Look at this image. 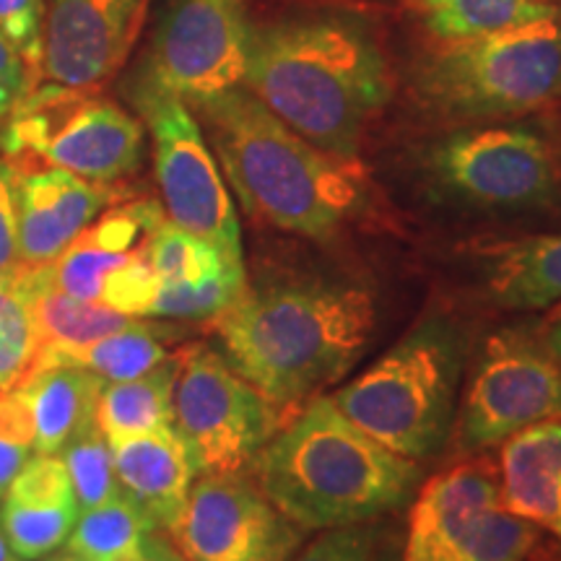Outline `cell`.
Instances as JSON below:
<instances>
[{"instance_id":"60d3db41","label":"cell","mask_w":561,"mask_h":561,"mask_svg":"<svg viewBox=\"0 0 561 561\" xmlns=\"http://www.w3.org/2000/svg\"><path fill=\"white\" fill-rule=\"evenodd\" d=\"M37 561H81L79 557H73V553H70L68 549L66 551H55V553H47V557H42V559H37Z\"/></svg>"},{"instance_id":"7402d4cb","label":"cell","mask_w":561,"mask_h":561,"mask_svg":"<svg viewBox=\"0 0 561 561\" xmlns=\"http://www.w3.org/2000/svg\"><path fill=\"white\" fill-rule=\"evenodd\" d=\"M489 297L504 310L536 312L561 301V234L525 237L486 250Z\"/></svg>"},{"instance_id":"d590c367","label":"cell","mask_w":561,"mask_h":561,"mask_svg":"<svg viewBox=\"0 0 561 561\" xmlns=\"http://www.w3.org/2000/svg\"><path fill=\"white\" fill-rule=\"evenodd\" d=\"M19 268L16 167L0 159V278Z\"/></svg>"},{"instance_id":"d4e9b609","label":"cell","mask_w":561,"mask_h":561,"mask_svg":"<svg viewBox=\"0 0 561 561\" xmlns=\"http://www.w3.org/2000/svg\"><path fill=\"white\" fill-rule=\"evenodd\" d=\"M19 271L26 291H30L39 346L42 343H87L125 331L144 320L112 310L102 301L70 297V294L55 289L47 276V265H37V268L19 265Z\"/></svg>"},{"instance_id":"836d02e7","label":"cell","mask_w":561,"mask_h":561,"mask_svg":"<svg viewBox=\"0 0 561 561\" xmlns=\"http://www.w3.org/2000/svg\"><path fill=\"white\" fill-rule=\"evenodd\" d=\"M159 291V278L146 261L144 244L136 255L128 257L121 268H115L102 286V305L112 310L130 314V318H149L151 301Z\"/></svg>"},{"instance_id":"484cf974","label":"cell","mask_w":561,"mask_h":561,"mask_svg":"<svg viewBox=\"0 0 561 561\" xmlns=\"http://www.w3.org/2000/svg\"><path fill=\"white\" fill-rule=\"evenodd\" d=\"M153 525L128 496L81 512L66 549L81 561H151Z\"/></svg>"},{"instance_id":"ab89813d","label":"cell","mask_w":561,"mask_h":561,"mask_svg":"<svg viewBox=\"0 0 561 561\" xmlns=\"http://www.w3.org/2000/svg\"><path fill=\"white\" fill-rule=\"evenodd\" d=\"M0 561H21L19 553L11 549V543H9V538H5L3 528H0Z\"/></svg>"},{"instance_id":"3957f363","label":"cell","mask_w":561,"mask_h":561,"mask_svg":"<svg viewBox=\"0 0 561 561\" xmlns=\"http://www.w3.org/2000/svg\"><path fill=\"white\" fill-rule=\"evenodd\" d=\"M242 87L320 151L359 159L371 117L390 96L375 42L343 21L252 30Z\"/></svg>"},{"instance_id":"603a6c76","label":"cell","mask_w":561,"mask_h":561,"mask_svg":"<svg viewBox=\"0 0 561 561\" xmlns=\"http://www.w3.org/2000/svg\"><path fill=\"white\" fill-rule=\"evenodd\" d=\"M172 333L174 331H170V328H159L140 320L138 325L87 343H42L26 377L45 369L79 367L94 371V375H100L107 382L133 380V377L144 375V371L170 359L161 339H167Z\"/></svg>"},{"instance_id":"2e32d148","label":"cell","mask_w":561,"mask_h":561,"mask_svg":"<svg viewBox=\"0 0 561 561\" xmlns=\"http://www.w3.org/2000/svg\"><path fill=\"white\" fill-rule=\"evenodd\" d=\"M19 265H50L96 216L121 201L115 185L55 167L16 170Z\"/></svg>"},{"instance_id":"b9f144b4","label":"cell","mask_w":561,"mask_h":561,"mask_svg":"<svg viewBox=\"0 0 561 561\" xmlns=\"http://www.w3.org/2000/svg\"><path fill=\"white\" fill-rule=\"evenodd\" d=\"M553 146H557V151H559V157H561V140H559V144H553Z\"/></svg>"},{"instance_id":"ac0fdd59","label":"cell","mask_w":561,"mask_h":561,"mask_svg":"<svg viewBox=\"0 0 561 561\" xmlns=\"http://www.w3.org/2000/svg\"><path fill=\"white\" fill-rule=\"evenodd\" d=\"M167 219L157 201H133L96 216L58 261L47 265L55 289L70 297L100 301L102 286L115 268L136 255L146 237Z\"/></svg>"},{"instance_id":"7c38bea8","label":"cell","mask_w":561,"mask_h":561,"mask_svg":"<svg viewBox=\"0 0 561 561\" xmlns=\"http://www.w3.org/2000/svg\"><path fill=\"white\" fill-rule=\"evenodd\" d=\"M561 419V362L523 331H500L483 346L453 421V447L476 455L541 421Z\"/></svg>"},{"instance_id":"ba28073f","label":"cell","mask_w":561,"mask_h":561,"mask_svg":"<svg viewBox=\"0 0 561 561\" xmlns=\"http://www.w3.org/2000/svg\"><path fill=\"white\" fill-rule=\"evenodd\" d=\"M432 191L483 214H530L561 203V157L553 140L528 128H473L424 153Z\"/></svg>"},{"instance_id":"e0dca14e","label":"cell","mask_w":561,"mask_h":561,"mask_svg":"<svg viewBox=\"0 0 561 561\" xmlns=\"http://www.w3.org/2000/svg\"><path fill=\"white\" fill-rule=\"evenodd\" d=\"M81 510L60 455L34 453L0 496V528L21 561L62 549Z\"/></svg>"},{"instance_id":"44dd1931","label":"cell","mask_w":561,"mask_h":561,"mask_svg":"<svg viewBox=\"0 0 561 561\" xmlns=\"http://www.w3.org/2000/svg\"><path fill=\"white\" fill-rule=\"evenodd\" d=\"M104 385L100 375L79 367L45 369L19 382L34 421V453L58 455L76 434L96 424Z\"/></svg>"},{"instance_id":"7a4b0ae2","label":"cell","mask_w":561,"mask_h":561,"mask_svg":"<svg viewBox=\"0 0 561 561\" xmlns=\"http://www.w3.org/2000/svg\"><path fill=\"white\" fill-rule=\"evenodd\" d=\"M187 107L198 117L224 180L250 219L310 240H328L367 206L359 159L320 151L244 87Z\"/></svg>"},{"instance_id":"52a82bcc","label":"cell","mask_w":561,"mask_h":561,"mask_svg":"<svg viewBox=\"0 0 561 561\" xmlns=\"http://www.w3.org/2000/svg\"><path fill=\"white\" fill-rule=\"evenodd\" d=\"M91 91L53 83L26 91L3 123L5 159L16 170L55 167L102 185L136 172L144 161V125Z\"/></svg>"},{"instance_id":"f1b7e54d","label":"cell","mask_w":561,"mask_h":561,"mask_svg":"<svg viewBox=\"0 0 561 561\" xmlns=\"http://www.w3.org/2000/svg\"><path fill=\"white\" fill-rule=\"evenodd\" d=\"M39 339L32 301L21 271L0 278V390H11L30 375Z\"/></svg>"},{"instance_id":"8992f818","label":"cell","mask_w":561,"mask_h":561,"mask_svg":"<svg viewBox=\"0 0 561 561\" xmlns=\"http://www.w3.org/2000/svg\"><path fill=\"white\" fill-rule=\"evenodd\" d=\"M421 100L453 121H496L561 96V11L447 42L419 76Z\"/></svg>"},{"instance_id":"8fae6325","label":"cell","mask_w":561,"mask_h":561,"mask_svg":"<svg viewBox=\"0 0 561 561\" xmlns=\"http://www.w3.org/2000/svg\"><path fill=\"white\" fill-rule=\"evenodd\" d=\"M138 104L151 133L153 170L167 219L210 242L229 263L244 268L234 201L198 117L180 96L151 83H144Z\"/></svg>"},{"instance_id":"d6986e66","label":"cell","mask_w":561,"mask_h":561,"mask_svg":"<svg viewBox=\"0 0 561 561\" xmlns=\"http://www.w3.org/2000/svg\"><path fill=\"white\" fill-rule=\"evenodd\" d=\"M121 491L153 530H170L195 481L193 462L172 426L112 445Z\"/></svg>"},{"instance_id":"5bb4252c","label":"cell","mask_w":561,"mask_h":561,"mask_svg":"<svg viewBox=\"0 0 561 561\" xmlns=\"http://www.w3.org/2000/svg\"><path fill=\"white\" fill-rule=\"evenodd\" d=\"M252 30L248 0H178L151 55V87L191 104L242 87Z\"/></svg>"},{"instance_id":"9c48e42d","label":"cell","mask_w":561,"mask_h":561,"mask_svg":"<svg viewBox=\"0 0 561 561\" xmlns=\"http://www.w3.org/2000/svg\"><path fill=\"white\" fill-rule=\"evenodd\" d=\"M172 430L195 476L242 473L278 430V409L206 343L182 351Z\"/></svg>"},{"instance_id":"6da1fadb","label":"cell","mask_w":561,"mask_h":561,"mask_svg":"<svg viewBox=\"0 0 561 561\" xmlns=\"http://www.w3.org/2000/svg\"><path fill=\"white\" fill-rule=\"evenodd\" d=\"M210 322L231 367L276 409L291 411L359 362L377 310L362 284L278 276L248 284Z\"/></svg>"},{"instance_id":"9a60e30c","label":"cell","mask_w":561,"mask_h":561,"mask_svg":"<svg viewBox=\"0 0 561 561\" xmlns=\"http://www.w3.org/2000/svg\"><path fill=\"white\" fill-rule=\"evenodd\" d=\"M144 0H42L39 83L96 89L123 66Z\"/></svg>"},{"instance_id":"1f68e13d","label":"cell","mask_w":561,"mask_h":561,"mask_svg":"<svg viewBox=\"0 0 561 561\" xmlns=\"http://www.w3.org/2000/svg\"><path fill=\"white\" fill-rule=\"evenodd\" d=\"M291 561H401V546L392 533L369 520L325 530Z\"/></svg>"},{"instance_id":"ffe728a7","label":"cell","mask_w":561,"mask_h":561,"mask_svg":"<svg viewBox=\"0 0 561 561\" xmlns=\"http://www.w3.org/2000/svg\"><path fill=\"white\" fill-rule=\"evenodd\" d=\"M500 494L504 510L549 530L561 541V424L541 421L502 447Z\"/></svg>"},{"instance_id":"8d00e7d4","label":"cell","mask_w":561,"mask_h":561,"mask_svg":"<svg viewBox=\"0 0 561 561\" xmlns=\"http://www.w3.org/2000/svg\"><path fill=\"white\" fill-rule=\"evenodd\" d=\"M30 91V73L24 60L13 50L9 39L0 34V125L11 115V110L21 102V96Z\"/></svg>"},{"instance_id":"4dcf8cb0","label":"cell","mask_w":561,"mask_h":561,"mask_svg":"<svg viewBox=\"0 0 561 561\" xmlns=\"http://www.w3.org/2000/svg\"><path fill=\"white\" fill-rule=\"evenodd\" d=\"M244 289H248V276L244 271L234 268L201 280V284H159L149 318L214 320L224 310H229Z\"/></svg>"},{"instance_id":"f35d334b","label":"cell","mask_w":561,"mask_h":561,"mask_svg":"<svg viewBox=\"0 0 561 561\" xmlns=\"http://www.w3.org/2000/svg\"><path fill=\"white\" fill-rule=\"evenodd\" d=\"M543 343L546 348H549L551 354L561 362V314H553V320L549 322V328H546L543 333Z\"/></svg>"},{"instance_id":"4316f807","label":"cell","mask_w":561,"mask_h":561,"mask_svg":"<svg viewBox=\"0 0 561 561\" xmlns=\"http://www.w3.org/2000/svg\"><path fill=\"white\" fill-rule=\"evenodd\" d=\"M437 37L455 42L528 24L553 13L546 0H419Z\"/></svg>"},{"instance_id":"d6a6232c","label":"cell","mask_w":561,"mask_h":561,"mask_svg":"<svg viewBox=\"0 0 561 561\" xmlns=\"http://www.w3.org/2000/svg\"><path fill=\"white\" fill-rule=\"evenodd\" d=\"M34 455V421L16 388L0 390V496Z\"/></svg>"},{"instance_id":"74e56055","label":"cell","mask_w":561,"mask_h":561,"mask_svg":"<svg viewBox=\"0 0 561 561\" xmlns=\"http://www.w3.org/2000/svg\"><path fill=\"white\" fill-rule=\"evenodd\" d=\"M151 561H187L182 553L170 546L167 541H161V538L153 533L151 538Z\"/></svg>"},{"instance_id":"277c9868","label":"cell","mask_w":561,"mask_h":561,"mask_svg":"<svg viewBox=\"0 0 561 561\" xmlns=\"http://www.w3.org/2000/svg\"><path fill=\"white\" fill-rule=\"evenodd\" d=\"M252 466L263 494L301 530L380 520L421 481L416 460L364 434L331 398H312L278 426Z\"/></svg>"},{"instance_id":"e575fe53","label":"cell","mask_w":561,"mask_h":561,"mask_svg":"<svg viewBox=\"0 0 561 561\" xmlns=\"http://www.w3.org/2000/svg\"><path fill=\"white\" fill-rule=\"evenodd\" d=\"M42 0H0V34L11 42L30 73V89L39 79Z\"/></svg>"},{"instance_id":"30bf717a","label":"cell","mask_w":561,"mask_h":561,"mask_svg":"<svg viewBox=\"0 0 561 561\" xmlns=\"http://www.w3.org/2000/svg\"><path fill=\"white\" fill-rule=\"evenodd\" d=\"M538 528L504 510L500 476L460 462L421 486L401 561H528Z\"/></svg>"},{"instance_id":"cb8c5ba5","label":"cell","mask_w":561,"mask_h":561,"mask_svg":"<svg viewBox=\"0 0 561 561\" xmlns=\"http://www.w3.org/2000/svg\"><path fill=\"white\" fill-rule=\"evenodd\" d=\"M180 356H170L133 380L104 385L96 403V426L110 445L172 426V396Z\"/></svg>"},{"instance_id":"5b68a950","label":"cell","mask_w":561,"mask_h":561,"mask_svg":"<svg viewBox=\"0 0 561 561\" xmlns=\"http://www.w3.org/2000/svg\"><path fill=\"white\" fill-rule=\"evenodd\" d=\"M466 351L458 322L442 312L426 314L331 401L371 439L421 462L450 439Z\"/></svg>"},{"instance_id":"83f0119b","label":"cell","mask_w":561,"mask_h":561,"mask_svg":"<svg viewBox=\"0 0 561 561\" xmlns=\"http://www.w3.org/2000/svg\"><path fill=\"white\" fill-rule=\"evenodd\" d=\"M144 255L157 273L159 284H201L210 276L240 265L229 263L214 244L180 229L178 224L164 219L146 237Z\"/></svg>"},{"instance_id":"7bdbcfd3","label":"cell","mask_w":561,"mask_h":561,"mask_svg":"<svg viewBox=\"0 0 561 561\" xmlns=\"http://www.w3.org/2000/svg\"><path fill=\"white\" fill-rule=\"evenodd\" d=\"M553 314H561V307H559V310H557V312H553Z\"/></svg>"},{"instance_id":"4fadbf2b","label":"cell","mask_w":561,"mask_h":561,"mask_svg":"<svg viewBox=\"0 0 561 561\" xmlns=\"http://www.w3.org/2000/svg\"><path fill=\"white\" fill-rule=\"evenodd\" d=\"M187 561H289L305 530L242 473L195 476L170 530Z\"/></svg>"},{"instance_id":"f546056e","label":"cell","mask_w":561,"mask_h":561,"mask_svg":"<svg viewBox=\"0 0 561 561\" xmlns=\"http://www.w3.org/2000/svg\"><path fill=\"white\" fill-rule=\"evenodd\" d=\"M58 455L66 462V471L70 476V483H73L81 512L100 507V504L115 500L121 494L112 445L96 424L76 434Z\"/></svg>"}]
</instances>
